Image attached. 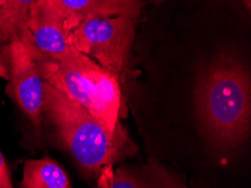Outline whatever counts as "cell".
<instances>
[{
	"label": "cell",
	"mask_w": 251,
	"mask_h": 188,
	"mask_svg": "<svg viewBox=\"0 0 251 188\" xmlns=\"http://www.w3.org/2000/svg\"><path fill=\"white\" fill-rule=\"evenodd\" d=\"M201 131L216 148H237L250 131V76L238 57L222 54L201 69L195 91Z\"/></svg>",
	"instance_id": "obj_1"
},
{
	"label": "cell",
	"mask_w": 251,
	"mask_h": 188,
	"mask_svg": "<svg viewBox=\"0 0 251 188\" xmlns=\"http://www.w3.org/2000/svg\"><path fill=\"white\" fill-rule=\"evenodd\" d=\"M43 118L60 147L90 176H98L134 151L123 128L112 133L85 107L45 82Z\"/></svg>",
	"instance_id": "obj_2"
},
{
	"label": "cell",
	"mask_w": 251,
	"mask_h": 188,
	"mask_svg": "<svg viewBox=\"0 0 251 188\" xmlns=\"http://www.w3.org/2000/svg\"><path fill=\"white\" fill-rule=\"evenodd\" d=\"M40 69L45 82L85 107L108 131L122 128L121 83L94 60L74 49L60 60L40 56Z\"/></svg>",
	"instance_id": "obj_3"
},
{
	"label": "cell",
	"mask_w": 251,
	"mask_h": 188,
	"mask_svg": "<svg viewBox=\"0 0 251 188\" xmlns=\"http://www.w3.org/2000/svg\"><path fill=\"white\" fill-rule=\"evenodd\" d=\"M135 34V18L94 17L72 28L68 33V42L71 48L115 76L123 86L126 82Z\"/></svg>",
	"instance_id": "obj_4"
},
{
	"label": "cell",
	"mask_w": 251,
	"mask_h": 188,
	"mask_svg": "<svg viewBox=\"0 0 251 188\" xmlns=\"http://www.w3.org/2000/svg\"><path fill=\"white\" fill-rule=\"evenodd\" d=\"M0 76L7 81L6 94L40 132L45 96L40 55L26 42L16 41L6 45L0 49Z\"/></svg>",
	"instance_id": "obj_5"
},
{
	"label": "cell",
	"mask_w": 251,
	"mask_h": 188,
	"mask_svg": "<svg viewBox=\"0 0 251 188\" xmlns=\"http://www.w3.org/2000/svg\"><path fill=\"white\" fill-rule=\"evenodd\" d=\"M25 42L42 59L60 60L69 55L74 48L53 0H36L29 10Z\"/></svg>",
	"instance_id": "obj_6"
},
{
	"label": "cell",
	"mask_w": 251,
	"mask_h": 188,
	"mask_svg": "<svg viewBox=\"0 0 251 188\" xmlns=\"http://www.w3.org/2000/svg\"><path fill=\"white\" fill-rule=\"evenodd\" d=\"M67 33L81 22L94 17L128 16L138 18L143 0H53Z\"/></svg>",
	"instance_id": "obj_7"
},
{
	"label": "cell",
	"mask_w": 251,
	"mask_h": 188,
	"mask_svg": "<svg viewBox=\"0 0 251 188\" xmlns=\"http://www.w3.org/2000/svg\"><path fill=\"white\" fill-rule=\"evenodd\" d=\"M21 188H72V185L61 164L50 157H43L25 161Z\"/></svg>",
	"instance_id": "obj_8"
},
{
	"label": "cell",
	"mask_w": 251,
	"mask_h": 188,
	"mask_svg": "<svg viewBox=\"0 0 251 188\" xmlns=\"http://www.w3.org/2000/svg\"><path fill=\"white\" fill-rule=\"evenodd\" d=\"M36 0H6L0 8V49L26 38L29 10Z\"/></svg>",
	"instance_id": "obj_9"
},
{
	"label": "cell",
	"mask_w": 251,
	"mask_h": 188,
	"mask_svg": "<svg viewBox=\"0 0 251 188\" xmlns=\"http://www.w3.org/2000/svg\"><path fill=\"white\" fill-rule=\"evenodd\" d=\"M166 176H146L143 172L117 168H105L98 175V188H177Z\"/></svg>",
	"instance_id": "obj_10"
},
{
	"label": "cell",
	"mask_w": 251,
	"mask_h": 188,
	"mask_svg": "<svg viewBox=\"0 0 251 188\" xmlns=\"http://www.w3.org/2000/svg\"><path fill=\"white\" fill-rule=\"evenodd\" d=\"M0 188H15L13 180H11V172L8 163L1 151H0Z\"/></svg>",
	"instance_id": "obj_11"
},
{
	"label": "cell",
	"mask_w": 251,
	"mask_h": 188,
	"mask_svg": "<svg viewBox=\"0 0 251 188\" xmlns=\"http://www.w3.org/2000/svg\"><path fill=\"white\" fill-rule=\"evenodd\" d=\"M243 2V6L246 7L247 10H248V13H250V8H251V0H242Z\"/></svg>",
	"instance_id": "obj_12"
},
{
	"label": "cell",
	"mask_w": 251,
	"mask_h": 188,
	"mask_svg": "<svg viewBox=\"0 0 251 188\" xmlns=\"http://www.w3.org/2000/svg\"><path fill=\"white\" fill-rule=\"evenodd\" d=\"M5 1H6V0H0V8H1L3 3H5Z\"/></svg>",
	"instance_id": "obj_13"
}]
</instances>
